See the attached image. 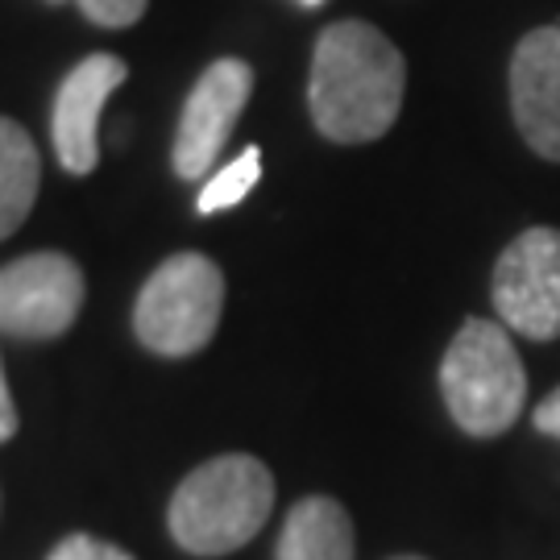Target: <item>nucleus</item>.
I'll list each match as a JSON object with an SVG mask.
<instances>
[{
  "label": "nucleus",
  "instance_id": "nucleus-1",
  "mask_svg": "<svg viewBox=\"0 0 560 560\" xmlns=\"http://www.w3.org/2000/svg\"><path fill=\"white\" fill-rule=\"evenodd\" d=\"M407 92L399 46L370 21H332L316 38L307 104L328 141L365 145L390 133Z\"/></svg>",
  "mask_w": 560,
  "mask_h": 560
},
{
  "label": "nucleus",
  "instance_id": "nucleus-2",
  "mask_svg": "<svg viewBox=\"0 0 560 560\" xmlns=\"http://www.w3.org/2000/svg\"><path fill=\"white\" fill-rule=\"evenodd\" d=\"M275 511V478L249 453L203 460L179 481L166 523L191 557H229L258 536Z\"/></svg>",
  "mask_w": 560,
  "mask_h": 560
},
{
  "label": "nucleus",
  "instance_id": "nucleus-3",
  "mask_svg": "<svg viewBox=\"0 0 560 560\" xmlns=\"http://www.w3.org/2000/svg\"><path fill=\"white\" fill-rule=\"evenodd\" d=\"M441 395L460 432L490 441L520 420L527 374L515 340L494 320H465L441 361Z\"/></svg>",
  "mask_w": 560,
  "mask_h": 560
},
{
  "label": "nucleus",
  "instance_id": "nucleus-4",
  "mask_svg": "<svg viewBox=\"0 0 560 560\" xmlns=\"http://www.w3.org/2000/svg\"><path fill=\"white\" fill-rule=\"evenodd\" d=\"M224 312V275L203 254H175L145 279L133 303V332L150 353L191 358L217 337Z\"/></svg>",
  "mask_w": 560,
  "mask_h": 560
},
{
  "label": "nucleus",
  "instance_id": "nucleus-5",
  "mask_svg": "<svg viewBox=\"0 0 560 560\" xmlns=\"http://www.w3.org/2000/svg\"><path fill=\"white\" fill-rule=\"evenodd\" d=\"M494 307L527 340L560 337V229H527L502 249Z\"/></svg>",
  "mask_w": 560,
  "mask_h": 560
},
{
  "label": "nucleus",
  "instance_id": "nucleus-6",
  "mask_svg": "<svg viewBox=\"0 0 560 560\" xmlns=\"http://www.w3.org/2000/svg\"><path fill=\"white\" fill-rule=\"evenodd\" d=\"M83 307V270L67 254H30L0 266V332L62 337Z\"/></svg>",
  "mask_w": 560,
  "mask_h": 560
},
{
  "label": "nucleus",
  "instance_id": "nucleus-7",
  "mask_svg": "<svg viewBox=\"0 0 560 560\" xmlns=\"http://www.w3.org/2000/svg\"><path fill=\"white\" fill-rule=\"evenodd\" d=\"M249 92H254V71L241 59H217L196 80L191 96L183 104L175 154H171L179 179H200L217 166L224 141L249 104Z\"/></svg>",
  "mask_w": 560,
  "mask_h": 560
},
{
  "label": "nucleus",
  "instance_id": "nucleus-8",
  "mask_svg": "<svg viewBox=\"0 0 560 560\" xmlns=\"http://www.w3.org/2000/svg\"><path fill=\"white\" fill-rule=\"evenodd\" d=\"M129 80V67L117 55H88V59L62 80L50 113V133H55V154H59L67 175H92L101 162V125L104 101Z\"/></svg>",
  "mask_w": 560,
  "mask_h": 560
},
{
  "label": "nucleus",
  "instance_id": "nucleus-9",
  "mask_svg": "<svg viewBox=\"0 0 560 560\" xmlns=\"http://www.w3.org/2000/svg\"><path fill=\"white\" fill-rule=\"evenodd\" d=\"M511 113L523 141L560 162V25L532 30L511 59Z\"/></svg>",
  "mask_w": 560,
  "mask_h": 560
},
{
  "label": "nucleus",
  "instance_id": "nucleus-10",
  "mask_svg": "<svg viewBox=\"0 0 560 560\" xmlns=\"http://www.w3.org/2000/svg\"><path fill=\"white\" fill-rule=\"evenodd\" d=\"M279 560H358L353 523L337 499H300L282 523Z\"/></svg>",
  "mask_w": 560,
  "mask_h": 560
},
{
  "label": "nucleus",
  "instance_id": "nucleus-11",
  "mask_svg": "<svg viewBox=\"0 0 560 560\" xmlns=\"http://www.w3.org/2000/svg\"><path fill=\"white\" fill-rule=\"evenodd\" d=\"M42 159L18 120L0 117V241L13 237L38 200Z\"/></svg>",
  "mask_w": 560,
  "mask_h": 560
},
{
  "label": "nucleus",
  "instance_id": "nucleus-12",
  "mask_svg": "<svg viewBox=\"0 0 560 560\" xmlns=\"http://www.w3.org/2000/svg\"><path fill=\"white\" fill-rule=\"evenodd\" d=\"M258 179H261V150L258 145H249V150H241L237 159L229 162V166H221L212 179L203 183L200 200H196L200 217H212V212H224V208H237V203L258 187Z\"/></svg>",
  "mask_w": 560,
  "mask_h": 560
},
{
  "label": "nucleus",
  "instance_id": "nucleus-13",
  "mask_svg": "<svg viewBox=\"0 0 560 560\" xmlns=\"http://www.w3.org/2000/svg\"><path fill=\"white\" fill-rule=\"evenodd\" d=\"M75 4L83 9V18L104 25V30H125V25L141 21L150 0H75Z\"/></svg>",
  "mask_w": 560,
  "mask_h": 560
},
{
  "label": "nucleus",
  "instance_id": "nucleus-14",
  "mask_svg": "<svg viewBox=\"0 0 560 560\" xmlns=\"http://www.w3.org/2000/svg\"><path fill=\"white\" fill-rule=\"evenodd\" d=\"M46 560H133L117 544H104L96 536H67L62 544H55V552Z\"/></svg>",
  "mask_w": 560,
  "mask_h": 560
},
{
  "label": "nucleus",
  "instance_id": "nucleus-15",
  "mask_svg": "<svg viewBox=\"0 0 560 560\" xmlns=\"http://www.w3.org/2000/svg\"><path fill=\"white\" fill-rule=\"evenodd\" d=\"M532 423L540 428L544 436H557L560 441V386L540 402V407H536V411H532Z\"/></svg>",
  "mask_w": 560,
  "mask_h": 560
},
{
  "label": "nucleus",
  "instance_id": "nucleus-16",
  "mask_svg": "<svg viewBox=\"0 0 560 560\" xmlns=\"http://www.w3.org/2000/svg\"><path fill=\"white\" fill-rule=\"evenodd\" d=\"M18 432V407H13V395H9V382H4V370H0V444Z\"/></svg>",
  "mask_w": 560,
  "mask_h": 560
},
{
  "label": "nucleus",
  "instance_id": "nucleus-17",
  "mask_svg": "<svg viewBox=\"0 0 560 560\" xmlns=\"http://www.w3.org/2000/svg\"><path fill=\"white\" fill-rule=\"evenodd\" d=\"M300 4H303V9H320L324 0H300Z\"/></svg>",
  "mask_w": 560,
  "mask_h": 560
},
{
  "label": "nucleus",
  "instance_id": "nucleus-18",
  "mask_svg": "<svg viewBox=\"0 0 560 560\" xmlns=\"http://www.w3.org/2000/svg\"><path fill=\"white\" fill-rule=\"evenodd\" d=\"M395 560H423V557H395Z\"/></svg>",
  "mask_w": 560,
  "mask_h": 560
}]
</instances>
